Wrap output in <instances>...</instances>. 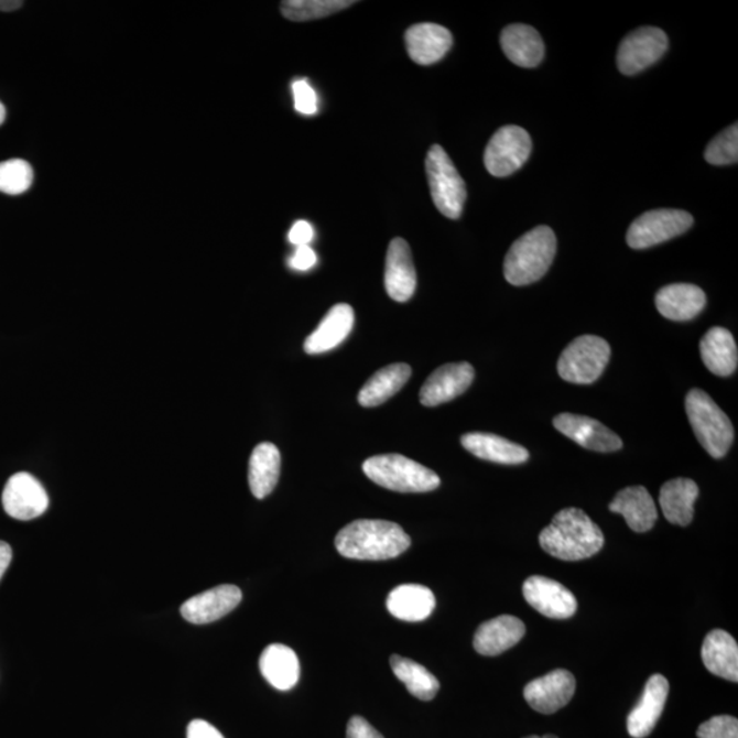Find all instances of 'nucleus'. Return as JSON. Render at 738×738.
<instances>
[{
	"instance_id": "1",
	"label": "nucleus",
	"mask_w": 738,
	"mask_h": 738,
	"mask_svg": "<svg viewBox=\"0 0 738 738\" xmlns=\"http://www.w3.org/2000/svg\"><path fill=\"white\" fill-rule=\"evenodd\" d=\"M335 547L345 558L386 561L411 547V538L399 524L384 520H357L338 532Z\"/></svg>"
},
{
	"instance_id": "2",
	"label": "nucleus",
	"mask_w": 738,
	"mask_h": 738,
	"mask_svg": "<svg viewBox=\"0 0 738 738\" xmlns=\"http://www.w3.org/2000/svg\"><path fill=\"white\" fill-rule=\"evenodd\" d=\"M539 543L554 558L582 561L604 549L605 536L583 510L567 508L556 513L552 524L544 528L539 535Z\"/></svg>"
},
{
	"instance_id": "3",
	"label": "nucleus",
	"mask_w": 738,
	"mask_h": 738,
	"mask_svg": "<svg viewBox=\"0 0 738 738\" xmlns=\"http://www.w3.org/2000/svg\"><path fill=\"white\" fill-rule=\"evenodd\" d=\"M555 253L554 231L547 226H538L510 247L503 263L504 278L510 285H531L546 275Z\"/></svg>"
},
{
	"instance_id": "4",
	"label": "nucleus",
	"mask_w": 738,
	"mask_h": 738,
	"mask_svg": "<svg viewBox=\"0 0 738 738\" xmlns=\"http://www.w3.org/2000/svg\"><path fill=\"white\" fill-rule=\"evenodd\" d=\"M369 480L397 492H430L441 486L439 476L401 454L373 456L362 464Z\"/></svg>"
},
{
	"instance_id": "5",
	"label": "nucleus",
	"mask_w": 738,
	"mask_h": 738,
	"mask_svg": "<svg viewBox=\"0 0 738 738\" xmlns=\"http://www.w3.org/2000/svg\"><path fill=\"white\" fill-rule=\"evenodd\" d=\"M685 409L692 430L704 451L714 458L725 457L734 443L735 428L723 409L701 389L690 391Z\"/></svg>"
},
{
	"instance_id": "6",
	"label": "nucleus",
	"mask_w": 738,
	"mask_h": 738,
	"mask_svg": "<svg viewBox=\"0 0 738 738\" xmlns=\"http://www.w3.org/2000/svg\"><path fill=\"white\" fill-rule=\"evenodd\" d=\"M425 172L431 196L439 213L448 219L462 217L464 204L467 202V186L441 145L430 148L425 159Z\"/></svg>"
},
{
	"instance_id": "7",
	"label": "nucleus",
	"mask_w": 738,
	"mask_h": 738,
	"mask_svg": "<svg viewBox=\"0 0 738 738\" xmlns=\"http://www.w3.org/2000/svg\"><path fill=\"white\" fill-rule=\"evenodd\" d=\"M610 355L607 340L596 335H582L562 351L558 360L560 377L569 383H594L604 373Z\"/></svg>"
},
{
	"instance_id": "8",
	"label": "nucleus",
	"mask_w": 738,
	"mask_h": 738,
	"mask_svg": "<svg viewBox=\"0 0 738 738\" xmlns=\"http://www.w3.org/2000/svg\"><path fill=\"white\" fill-rule=\"evenodd\" d=\"M694 225L692 215L681 209H654L630 225L627 242L633 249H647L684 235Z\"/></svg>"
},
{
	"instance_id": "9",
	"label": "nucleus",
	"mask_w": 738,
	"mask_h": 738,
	"mask_svg": "<svg viewBox=\"0 0 738 738\" xmlns=\"http://www.w3.org/2000/svg\"><path fill=\"white\" fill-rule=\"evenodd\" d=\"M532 140L525 129L508 124L492 135L485 152L488 173L502 178L520 170L530 158Z\"/></svg>"
},
{
	"instance_id": "10",
	"label": "nucleus",
	"mask_w": 738,
	"mask_h": 738,
	"mask_svg": "<svg viewBox=\"0 0 738 738\" xmlns=\"http://www.w3.org/2000/svg\"><path fill=\"white\" fill-rule=\"evenodd\" d=\"M669 47L666 33L660 28L643 26L629 33L618 47V69L633 76L660 61Z\"/></svg>"
},
{
	"instance_id": "11",
	"label": "nucleus",
	"mask_w": 738,
	"mask_h": 738,
	"mask_svg": "<svg viewBox=\"0 0 738 738\" xmlns=\"http://www.w3.org/2000/svg\"><path fill=\"white\" fill-rule=\"evenodd\" d=\"M2 502L4 512L15 520L37 519L48 508L47 491L35 476L20 473L6 482Z\"/></svg>"
},
{
	"instance_id": "12",
	"label": "nucleus",
	"mask_w": 738,
	"mask_h": 738,
	"mask_svg": "<svg viewBox=\"0 0 738 738\" xmlns=\"http://www.w3.org/2000/svg\"><path fill=\"white\" fill-rule=\"evenodd\" d=\"M522 594L533 609L553 620H567L576 615V596L553 578L531 576L522 586Z\"/></svg>"
},
{
	"instance_id": "13",
	"label": "nucleus",
	"mask_w": 738,
	"mask_h": 738,
	"mask_svg": "<svg viewBox=\"0 0 738 738\" xmlns=\"http://www.w3.org/2000/svg\"><path fill=\"white\" fill-rule=\"evenodd\" d=\"M575 692V675L565 669H556L527 684L524 697L535 712L550 715L569 704Z\"/></svg>"
},
{
	"instance_id": "14",
	"label": "nucleus",
	"mask_w": 738,
	"mask_h": 738,
	"mask_svg": "<svg viewBox=\"0 0 738 738\" xmlns=\"http://www.w3.org/2000/svg\"><path fill=\"white\" fill-rule=\"evenodd\" d=\"M475 379V369L469 362H454L435 369L420 390V402L424 406H438L453 401L469 389Z\"/></svg>"
},
{
	"instance_id": "15",
	"label": "nucleus",
	"mask_w": 738,
	"mask_h": 738,
	"mask_svg": "<svg viewBox=\"0 0 738 738\" xmlns=\"http://www.w3.org/2000/svg\"><path fill=\"white\" fill-rule=\"evenodd\" d=\"M554 427L588 451L611 453L622 447L620 436L605 427L598 420L580 414L561 413L554 419Z\"/></svg>"
},
{
	"instance_id": "16",
	"label": "nucleus",
	"mask_w": 738,
	"mask_h": 738,
	"mask_svg": "<svg viewBox=\"0 0 738 738\" xmlns=\"http://www.w3.org/2000/svg\"><path fill=\"white\" fill-rule=\"evenodd\" d=\"M242 599L241 589L236 586L215 587L206 593L193 596L181 606V615L187 622L203 626L220 620L221 617L235 610Z\"/></svg>"
},
{
	"instance_id": "17",
	"label": "nucleus",
	"mask_w": 738,
	"mask_h": 738,
	"mask_svg": "<svg viewBox=\"0 0 738 738\" xmlns=\"http://www.w3.org/2000/svg\"><path fill=\"white\" fill-rule=\"evenodd\" d=\"M416 283L417 276L411 248L402 238H394L390 242L388 258H386V292L397 303H406L416 291Z\"/></svg>"
},
{
	"instance_id": "18",
	"label": "nucleus",
	"mask_w": 738,
	"mask_h": 738,
	"mask_svg": "<svg viewBox=\"0 0 738 738\" xmlns=\"http://www.w3.org/2000/svg\"><path fill=\"white\" fill-rule=\"evenodd\" d=\"M669 681L662 674L651 675L647 681L638 706L629 714L627 728L633 738H645L654 730L669 696Z\"/></svg>"
},
{
	"instance_id": "19",
	"label": "nucleus",
	"mask_w": 738,
	"mask_h": 738,
	"mask_svg": "<svg viewBox=\"0 0 738 738\" xmlns=\"http://www.w3.org/2000/svg\"><path fill=\"white\" fill-rule=\"evenodd\" d=\"M409 56L419 65L428 66L439 62L453 45L451 31L438 24H417L405 33Z\"/></svg>"
},
{
	"instance_id": "20",
	"label": "nucleus",
	"mask_w": 738,
	"mask_h": 738,
	"mask_svg": "<svg viewBox=\"0 0 738 738\" xmlns=\"http://www.w3.org/2000/svg\"><path fill=\"white\" fill-rule=\"evenodd\" d=\"M527 628L524 622L514 616H499L493 620L481 623L476 630L474 647L476 652L485 656L501 655L512 649L524 638Z\"/></svg>"
},
{
	"instance_id": "21",
	"label": "nucleus",
	"mask_w": 738,
	"mask_h": 738,
	"mask_svg": "<svg viewBox=\"0 0 738 738\" xmlns=\"http://www.w3.org/2000/svg\"><path fill=\"white\" fill-rule=\"evenodd\" d=\"M355 325V311L348 304L334 305L323 317L319 327L306 338V355H322L344 343Z\"/></svg>"
},
{
	"instance_id": "22",
	"label": "nucleus",
	"mask_w": 738,
	"mask_h": 738,
	"mask_svg": "<svg viewBox=\"0 0 738 738\" xmlns=\"http://www.w3.org/2000/svg\"><path fill=\"white\" fill-rule=\"evenodd\" d=\"M706 294L691 283H673L655 295V305L663 317L673 322H688L706 306Z\"/></svg>"
},
{
	"instance_id": "23",
	"label": "nucleus",
	"mask_w": 738,
	"mask_h": 738,
	"mask_svg": "<svg viewBox=\"0 0 738 738\" xmlns=\"http://www.w3.org/2000/svg\"><path fill=\"white\" fill-rule=\"evenodd\" d=\"M610 512L621 514L630 530L643 533L652 530L658 520L654 499L645 487L623 488L609 504Z\"/></svg>"
},
{
	"instance_id": "24",
	"label": "nucleus",
	"mask_w": 738,
	"mask_h": 738,
	"mask_svg": "<svg viewBox=\"0 0 738 738\" xmlns=\"http://www.w3.org/2000/svg\"><path fill=\"white\" fill-rule=\"evenodd\" d=\"M386 606L391 616L401 621L420 622L433 615L436 606L435 595L420 584H402L388 596Z\"/></svg>"
},
{
	"instance_id": "25",
	"label": "nucleus",
	"mask_w": 738,
	"mask_h": 738,
	"mask_svg": "<svg viewBox=\"0 0 738 738\" xmlns=\"http://www.w3.org/2000/svg\"><path fill=\"white\" fill-rule=\"evenodd\" d=\"M702 660L709 673L737 683L738 645L730 633L720 629L709 632L703 641Z\"/></svg>"
},
{
	"instance_id": "26",
	"label": "nucleus",
	"mask_w": 738,
	"mask_h": 738,
	"mask_svg": "<svg viewBox=\"0 0 738 738\" xmlns=\"http://www.w3.org/2000/svg\"><path fill=\"white\" fill-rule=\"evenodd\" d=\"M501 45L510 62L520 67L532 69L544 58V43L535 28L513 24L501 33Z\"/></svg>"
},
{
	"instance_id": "27",
	"label": "nucleus",
	"mask_w": 738,
	"mask_h": 738,
	"mask_svg": "<svg viewBox=\"0 0 738 738\" xmlns=\"http://www.w3.org/2000/svg\"><path fill=\"white\" fill-rule=\"evenodd\" d=\"M462 445L475 457L496 464L519 465L530 458V452L525 447L493 434H465Z\"/></svg>"
},
{
	"instance_id": "28",
	"label": "nucleus",
	"mask_w": 738,
	"mask_h": 738,
	"mask_svg": "<svg viewBox=\"0 0 738 738\" xmlns=\"http://www.w3.org/2000/svg\"><path fill=\"white\" fill-rule=\"evenodd\" d=\"M697 497L699 487L694 480L679 478L664 482L660 493L663 515L674 525H690L694 520Z\"/></svg>"
},
{
	"instance_id": "29",
	"label": "nucleus",
	"mask_w": 738,
	"mask_h": 738,
	"mask_svg": "<svg viewBox=\"0 0 738 738\" xmlns=\"http://www.w3.org/2000/svg\"><path fill=\"white\" fill-rule=\"evenodd\" d=\"M704 366L717 377H730L738 365L737 344L734 335L724 327H713L701 340Z\"/></svg>"
},
{
	"instance_id": "30",
	"label": "nucleus",
	"mask_w": 738,
	"mask_h": 738,
	"mask_svg": "<svg viewBox=\"0 0 738 738\" xmlns=\"http://www.w3.org/2000/svg\"><path fill=\"white\" fill-rule=\"evenodd\" d=\"M281 453L274 443H260L249 459L248 481L254 497H269L280 480Z\"/></svg>"
},
{
	"instance_id": "31",
	"label": "nucleus",
	"mask_w": 738,
	"mask_h": 738,
	"mask_svg": "<svg viewBox=\"0 0 738 738\" xmlns=\"http://www.w3.org/2000/svg\"><path fill=\"white\" fill-rule=\"evenodd\" d=\"M260 672L275 690H292L300 679V662L291 647L271 644L259 661Z\"/></svg>"
},
{
	"instance_id": "32",
	"label": "nucleus",
	"mask_w": 738,
	"mask_h": 738,
	"mask_svg": "<svg viewBox=\"0 0 738 738\" xmlns=\"http://www.w3.org/2000/svg\"><path fill=\"white\" fill-rule=\"evenodd\" d=\"M411 375L412 368L408 365H402V362L379 369L362 386L359 397H357L360 405L373 408L384 404L386 401L390 400L391 397L404 388Z\"/></svg>"
},
{
	"instance_id": "33",
	"label": "nucleus",
	"mask_w": 738,
	"mask_h": 738,
	"mask_svg": "<svg viewBox=\"0 0 738 738\" xmlns=\"http://www.w3.org/2000/svg\"><path fill=\"white\" fill-rule=\"evenodd\" d=\"M390 666L395 677L405 684L409 694L419 701L430 702L438 695L441 688L438 679L422 664L401 655H391Z\"/></svg>"
},
{
	"instance_id": "34",
	"label": "nucleus",
	"mask_w": 738,
	"mask_h": 738,
	"mask_svg": "<svg viewBox=\"0 0 738 738\" xmlns=\"http://www.w3.org/2000/svg\"><path fill=\"white\" fill-rule=\"evenodd\" d=\"M355 3L350 0H285L281 4V11L287 20L306 22L339 13Z\"/></svg>"
},
{
	"instance_id": "35",
	"label": "nucleus",
	"mask_w": 738,
	"mask_h": 738,
	"mask_svg": "<svg viewBox=\"0 0 738 738\" xmlns=\"http://www.w3.org/2000/svg\"><path fill=\"white\" fill-rule=\"evenodd\" d=\"M33 183V169L22 159H10L0 163V192L6 195H21Z\"/></svg>"
},
{
	"instance_id": "36",
	"label": "nucleus",
	"mask_w": 738,
	"mask_h": 738,
	"mask_svg": "<svg viewBox=\"0 0 738 738\" xmlns=\"http://www.w3.org/2000/svg\"><path fill=\"white\" fill-rule=\"evenodd\" d=\"M704 158L714 166H725V164L737 163L738 159V128L737 123L719 133L712 143L708 144Z\"/></svg>"
},
{
	"instance_id": "37",
	"label": "nucleus",
	"mask_w": 738,
	"mask_h": 738,
	"mask_svg": "<svg viewBox=\"0 0 738 738\" xmlns=\"http://www.w3.org/2000/svg\"><path fill=\"white\" fill-rule=\"evenodd\" d=\"M697 738H738V720L730 715H718L697 729Z\"/></svg>"
},
{
	"instance_id": "38",
	"label": "nucleus",
	"mask_w": 738,
	"mask_h": 738,
	"mask_svg": "<svg viewBox=\"0 0 738 738\" xmlns=\"http://www.w3.org/2000/svg\"><path fill=\"white\" fill-rule=\"evenodd\" d=\"M294 107L304 116H314L317 112V96L314 88L305 79H299L292 85Z\"/></svg>"
},
{
	"instance_id": "39",
	"label": "nucleus",
	"mask_w": 738,
	"mask_h": 738,
	"mask_svg": "<svg viewBox=\"0 0 738 738\" xmlns=\"http://www.w3.org/2000/svg\"><path fill=\"white\" fill-rule=\"evenodd\" d=\"M346 738H384L373 728L367 719L359 717L350 718L348 728H346Z\"/></svg>"
},
{
	"instance_id": "40",
	"label": "nucleus",
	"mask_w": 738,
	"mask_h": 738,
	"mask_svg": "<svg viewBox=\"0 0 738 738\" xmlns=\"http://www.w3.org/2000/svg\"><path fill=\"white\" fill-rule=\"evenodd\" d=\"M312 240H314V227L305 220L295 221L291 232H289V241L295 247H303L310 246Z\"/></svg>"
},
{
	"instance_id": "41",
	"label": "nucleus",
	"mask_w": 738,
	"mask_h": 738,
	"mask_svg": "<svg viewBox=\"0 0 738 738\" xmlns=\"http://www.w3.org/2000/svg\"><path fill=\"white\" fill-rule=\"evenodd\" d=\"M317 258L314 249L310 246L297 247L294 257L289 261L292 269L297 271H308L316 264Z\"/></svg>"
},
{
	"instance_id": "42",
	"label": "nucleus",
	"mask_w": 738,
	"mask_h": 738,
	"mask_svg": "<svg viewBox=\"0 0 738 738\" xmlns=\"http://www.w3.org/2000/svg\"><path fill=\"white\" fill-rule=\"evenodd\" d=\"M187 738H225L217 728L207 720L195 719L187 726Z\"/></svg>"
},
{
	"instance_id": "43",
	"label": "nucleus",
	"mask_w": 738,
	"mask_h": 738,
	"mask_svg": "<svg viewBox=\"0 0 738 738\" xmlns=\"http://www.w3.org/2000/svg\"><path fill=\"white\" fill-rule=\"evenodd\" d=\"M11 558H13L11 547L8 543L0 542V578H2L6 571H8Z\"/></svg>"
},
{
	"instance_id": "44",
	"label": "nucleus",
	"mask_w": 738,
	"mask_h": 738,
	"mask_svg": "<svg viewBox=\"0 0 738 738\" xmlns=\"http://www.w3.org/2000/svg\"><path fill=\"white\" fill-rule=\"evenodd\" d=\"M24 4L21 0H0V10L2 11H14L20 9Z\"/></svg>"
},
{
	"instance_id": "45",
	"label": "nucleus",
	"mask_w": 738,
	"mask_h": 738,
	"mask_svg": "<svg viewBox=\"0 0 738 738\" xmlns=\"http://www.w3.org/2000/svg\"><path fill=\"white\" fill-rule=\"evenodd\" d=\"M4 119H6V109L2 101H0V124L4 122Z\"/></svg>"
},
{
	"instance_id": "46",
	"label": "nucleus",
	"mask_w": 738,
	"mask_h": 738,
	"mask_svg": "<svg viewBox=\"0 0 738 738\" xmlns=\"http://www.w3.org/2000/svg\"><path fill=\"white\" fill-rule=\"evenodd\" d=\"M524 738H558V737H556L554 735H544V736H528V737H524Z\"/></svg>"
}]
</instances>
